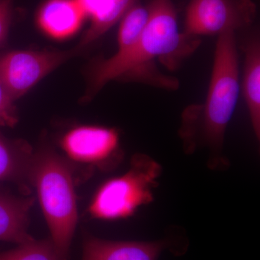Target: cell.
<instances>
[{
  "mask_svg": "<svg viewBox=\"0 0 260 260\" xmlns=\"http://www.w3.org/2000/svg\"><path fill=\"white\" fill-rule=\"evenodd\" d=\"M148 9V21L136 43L93 67L85 99H92L106 84L115 80L166 90L179 88V80L160 71L155 60H160L169 70H176L200 45L199 38L179 31L172 0H153Z\"/></svg>",
  "mask_w": 260,
  "mask_h": 260,
  "instance_id": "cell-1",
  "label": "cell"
},
{
  "mask_svg": "<svg viewBox=\"0 0 260 260\" xmlns=\"http://www.w3.org/2000/svg\"><path fill=\"white\" fill-rule=\"evenodd\" d=\"M240 92L239 56L235 32L218 36L209 89L203 105L192 106L183 115L181 135L187 150L200 132V141L209 148L210 167L223 168L222 157L225 130L237 107Z\"/></svg>",
  "mask_w": 260,
  "mask_h": 260,
  "instance_id": "cell-2",
  "label": "cell"
},
{
  "mask_svg": "<svg viewBox=\"0 0 260 260\" xmlns=\"http://www.w3.org/2000/svg\"><path fill=\"white\" fill-rule=\"evenodd\" d=\"M29 179L37 188L51 241L64 260L78 222L76 199L69 165L51 150L34 155Z\"/></svg>",
  "mask_w": 260,
  "mask_h": 260,
  "instance_id": "cell-3",
  "label": "cell"
},
{
  "mask_svg": "<svg viewBox=\"0 0 260 260\" xmlns=\"http://www.w3.org/2000/svg\"><path fill=\"white\" fill-rule=\"evenodd\" d=\"M161 167L148 155L133 157L131 168L121 177L107 181L95 193L89 213L93 218L113 220L131 216L142 205L153 200V189Z\"/></svg>",
  "mask_w": 260,
  "mask_h": 260,
  "instance_id": "cell-4",
  "label": "cell"
},
{
  "mask_svg": "<svg viewBox=\"0 0 260 260\" xmlns=\"http://www.w3.org/2000/svg\"><path fill=\"white\" fill-rule=\"evenodd\" d=\"M82 51H10L0 54V84L13 101L25 95L36 84Z\"/></svg>",
  "mask_w": 260,
  "mask_h": 260,
  "instance_id": "cell-5",
  "label": "cell"
},
{
  "mask_svg": "<svg viewBox=\"0 0 260 260\" xmlns=\"http://www.w3.org/2000/svg\"><path fill=\"white\" fill-rule=\"evenodd\" d=\"M252 0H191L184 34L191 37L218 36L250 26L255 20Z\"/></svg>",
  "mask_w": 260,
  "mask_h": 260,
  "instance_id": "cell-6",
  "label": "cell"
},
{
  "mask_svg": "<svg viewBox=\"0 0 260 260\" xmlns=\"http://www.w3.org/2000/svg\"><path fill=\"white\" fill-rule=\"evenodd\" d=\"M61 146L75 161L105 165L117 156L119 135L115 129L105 126H77L64 135Z\"/></svg>",
  "mask_w": 260,
  "mask_h": 260,
  "instance_id": "cell-7",
  "label": "cell"
},
{
  "mask_svg": "<svg viewBox=\"0 0 260 260\" xmlns=\"http://www.w3.org/2000/svg\"><path fill=\"white\" fill-rule=\"evenodd\" d=\"M170 247L167 240L112 242L88 237L84 242L83 260H158Z\"/></svg>",
  "mask_w": 260,
  "mask_h": 260,
  "instance_id": "cell-8",
  "label": "cell"
},
{
  "mask_svg": "<svg viewBox=\"0 0 260 260\" xmlns=\"http://www.w3.org/2000/svg\"><path fill=\"white\" fill-rule=\"evenodd\" d=\"M85 18L75 0H48L39 10L38 23L49 37L63 39L78 31Z\"/></svg>",
  "mask_w": 260,
  "mask_h": 260,
  "instance_id": "cell-9",
  "label": "cell"
},
{
  "mask_svg": "<svg viewBox=\"0 0 260 260\" xmlns=\"http://www.w3.org/2000/svg\"><path fill=\"white\" fill-rule=\"evenodd\" d=\"M242 93L252 129L260 138V41L257 34L246 41L244 47Z\"/></svg>",
  "mask_w": 260,
  "mask_h": 260,
  "instance_id": "cell-10",
  "label": "cell"
},
{
  "mask_svg": "<svg viewBox=\"0 0 260 260\" xmlns=\"http://www.w3.org/2000/svg\"><path fill=\"white\" fill-rule=\"evenodd\" d=\"M32 199H23L0 191V241L24 244L34 240L27 232Z\"/></svg>",
  "mask_w": 260,
  "mask_h": 260,
  "instance_id": "cell-11",
  "label": "cell"
},
{
  "mask_svg": "<svg viewBox=\"0 0 260 260\" xmlns=\"http://www.w3.org/2000/svg\"><path fill=\"white\" fill-rule=\"evenodd\" d=\"M32 157L25 142L0 135V181L18 182L29 178Z\"/></svg>",
  "mask_w": 260,
  "mask_h": 260,
  "instance_id": "cell-12",
  "label": "cell"
},
{
  "mask_svg": "<svg viewBox=\"0 0 260 260\" xmlns=\"http://www.w3.org/2000/svg\"><path fill=\"white\" fill-rule=\"evenodd\" d=\"M137 3V0H106L102 10L91 19V24L77 45L80 50L102 37Z\"/></svg>",
  "mask_w": 260,
  "mask_h": 260,
  "instance_id": "cell-13",
  "label": "cell"
},
{
  "mask_svg": "<svg viewBox=\"0 0 260 260\" xmlns=\"http://www.w3.org/2000/svg\"><path fill=\"white\" fill-rule=\"evenodd\" d=\"M148 19V7L136 3L121 20L117 35V51L125 50L141 37Z\"/></svg>",
  "mask_w": 260,
  "mask_h": 260,
  "instance_id": "cell-14",
  "label": "cell"
},
{
  "mask_svg": "<svg viewBox=\"0 0 260 260\" xmlns=\"http://www.w3.org/2000/svg\"><path fill=\"white\" fill-rule=\"evenodd\" d=\"M0 260H64L51 239L19 244L12 250L0 253Z\"/></svg>",
  "mask_w": 260,
  "mask_h": 260,
  "instance_id": "cell-15",
  "label": "cell"
},
{
  "mask_svg": "<svg viewBox=\"0 0 260 260\" xmlns=\"http://www.w3.org/2000/svg\"><path fill=\"white\" fill-rule=\"evenodd\" d=\"M18 121L14 101L0 84V126H13Z\"/></svg>",
  "mask_w": 260,
  "mask_h": 260,
  "instance_id": "cell-16",
  "label": "cell"
},
{
  "mask_svg": "<svg viewBox=\"0 0 260 260\" xmlns=\"http://www.w3.org/2000/svg\"><path fill=\"white\" fill-rule=\"evenodd\" d=\"M13 17V0H0V48L8 39Z\"/></svg>",
  "mask_w": 260,
  "mask_h": 260,
  "instance_id": "cell-17",
  "label": "cell"
},
{
  "mask_svg": "<svg viewBox=\"0 0 260 260\" xmlns=\"http://www.w3.org/2000/svg\"><path fill=\"white\" fill-rule=\"evenodd\" d=\"M85 17L93 18L104 7L106 0H75Z\"/></svg>",
  "mask_w": 260,
  "mask_h": 260,
  "instance_id": "cell-18",
  "label": "cell"
}]
</instances>
